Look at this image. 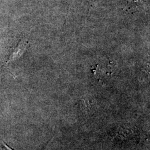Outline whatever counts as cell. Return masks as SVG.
<instances>
[{
	"mask_svg": "<svg viewBox=\"0 0 150 150\" xmlns=\"http://www.w3.org/2000/svg\"><path fill=\"white\" fill-rule=\"evenodd\" d=\"M27 45H28V42L24 41L23 40H21L17 45L16 47L13 48L12 52L9 56L8 59H7V61L5 62L3 66L1 67V70L3 69L4 67H5L7 64L10 63L12 61H14L16 59H18L20 57H21L22 54L25 52V51H26Z\"/></svg>",
	"mask_w": 150,
	"mask_h": 150,
	"instance_id": "1",
	"label": "cell"
},
{
	"mask_svg": "<svg viewBox=\"0 0 150 150\" xmlns=\"http://www.w3.org/2000/svg\"><path fill=\"white\" fill-rule=\"evenodd\" d=\"M127 6L129 9L141 8L144 9V2L142 0H127Z\"/></svg>",
	"mask_w": 150,
	"mask_h": 150,
	"instance_id": "2",
	"label": "cell"
}]
</instances>
